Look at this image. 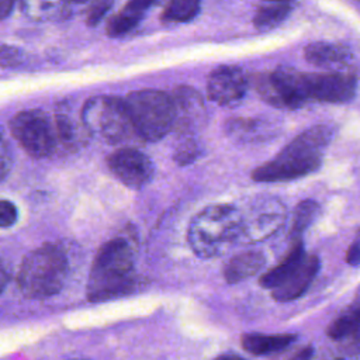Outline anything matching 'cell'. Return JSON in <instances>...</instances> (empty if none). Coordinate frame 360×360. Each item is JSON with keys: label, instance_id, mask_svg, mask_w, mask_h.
Here are the masks:
<instances>
[{"label": "cell", "instance_id": "cell-1", "mask_svg": "<svg viewBox=\"0 0 360 360\" xmlns=\"http://www.w3.org/2000/svg\"><path fill=\"white\" fill-rule=\"evenodd\" d=\"M333 138L329 125H314L280 150L274 159L257 166L252 172L256 181H287L314 173L322 165V156Z\"/></svg>", "mask_w": 360, "mask_h": 360}, {"label": "cell", "instance_id": "cell-2", "mask_svg": "<svg viewBox=\"0 0 360 360\" xmlns=\"http://www.w3.org/2000/svg\"><path fill=\"white\" fill-rule=\"evenodd\" d=\"M136 287L134 252L124 238L105 242L97 252L86 287L87 300L100 302L131 294Z\"/></svg>", "mask_w": 360, "mask_h": 360}, {"label": "cell", "instance_id": "cell-3", "mask_svg": "<svg viewBox=\"0 0 360 360\" xmlns=\"http://www.w3.org/2000/svg\"><path fill=\"white\" fill-rule=\"evenodd\" d=\"M240 235V215L235 205H208L191 219L187 240L193 252L202 259L225 253Z\"/></svg>", "mask_w": 360, "mask_h": 360}, {"label": "cell", "instance_id": "cell-4", "mask_svg": "<svg viewBox=\"0 0 360 360\" xmlns=\"http://www.w3.org/2000/svg\"><path fill=\"white\" fill-rule=\"evenodd\" d=\"M68 276V259L56 245H44L28 253L18 270L17 285L22 295L32 300L58 294Z\"/></svg>", "mask_w": 360, "mask_h": 360}, {"label": "cell", "instance_id": "cell-5", "mask_svg": "<svg viewBox=\"0 0 360 360\" xmlns=\"http://www.w3.org/2000/svg\"><path fill=\"white\" fill-rule=\"evenodd\" d=\"M135 134L143 141L156 142L174 127V107L169 94L143 89L129 93L125 98Z\"/></svg>", "mask_w": 360, "mask_h": 360}, {"label": "cell", "instance_id": "cell-6", "mask_svg": "<svg viewBox=\"0 0 360 360\" xmlns=\"http://www.w3.org/2000/svg\"><path fill=\"white\" fill-rule=\"evenodd\" d=\"M87 132L107 143H121L135 132L125 101L114 96L89 98L80 112Z\"/></svg>", "mask_w": 360, "mask_h": 360}, {"label": "cell", "instance_id": "cell-7", "mask_svg": "<svg viewBox=\"0 0 360 360\" xmlns=\"http://www.w3.org/2000/svg\"><path fill=\"white\" fill-rule=\"evenodd\" d=\"M238 210L240 215L239 239L246 243L263 242L273 236L287 218L285 205L273 195H256Z\"/></svg>", "mask_w": 360, "mask_h": 360}, {"label": "cell", "instance_id": "cell-8", "mask_svg": "<svg viewBox=\"0 0 360 360\" xmlns=\"http://www.w3.org/2000/svg\"><path fill=\"white\" fill-rule=\"evenodd\" d=\"M10 131L18 145L32 158H46L58 145L55 121L42 110H25L10 120Z\"/></svg>", "mask_w": 360, "mask_h": 360}, {"label": "cell", "instance_id": "cell-9", "mask_svg": "<svg viewBox=\"0 0 360 360\" xmlns=\"http://www.w3.org/2000/svg\"><path fill=\"white\" fill-rule=\"evenodd\" d=\"M255 87L259 96L276 108L297 110L307 103L304 94V72L280 66L273 72L256 75Z\"/></svg>", "mask_w": 360, "mask_h": 360}, {"label": "cell", "instance_id": "cell-10", "mask_svg": "<svg viewBox=\"0 0 360 360\" xmlns=\"http://www.w3.org/2000/svg\"><path fill=\"white\" fill-rule=\"evenodd\" d=\"M357 89V77L350 72H304V94L307 101L343 104L350 101Z\"/></svg>", "mask_w": 360, "mask_h": 360}, {"label": "cell", "instance_id": "cell-11", "mask_svg": "<svg viewBox=\"0 0 360 360\" xmlns=\"http://www.w3.org/2000/svg\"><path fill=\"white\" fill-rule=\"evenodd\" d=\"M111 173L127 187L139 190L153 177V163L143 152L135 148H120L107 158Z\"/></svg>", "mask_w": 360, "mask_h": 360}, {"label": "cell", "instance_id": "cell-12", "mask_svg": "<svg viewBox=\"0 0 360 360\" xmlns=\"http://www.w3.org/2000/svg\"><path fill=\"white\" fill-rule=\"evenodd\" d=\"M248 90V76L238 66H219L207 80L208 97L222 107L236 105Z\"/></svg>", "mask_w": 360, "mask_h": 360}, {"label": "cell", "instance_id": "cell-13", "mask_svg": "<svg viewBox=\"0 0 360 360\" xmlns=\"http://www.w3.org/2000/svg\"><path fill=\"white\" fill-rule=\"evenodd\" d=\"M174 107V127L180 132H190L197 128L205 115V105L201 94L188 86H180L172 96Z\"/></svg>", "mask_w": 360, "mask_h": 360}, {"label": "cell", "instance_id": "cell-14", "mask_svg": "<svg viewBox=\"0 0 360 360\" xmlns=\"http://www.w3.org/2000/svg\"><path fill=\"white\" fill-rule=\"evenodd\" d=\"M319 266L321 263L318 256L307 255L295 271L280 287L271 291V297L278 302H288L300 298L309 288L319 271Z\"/></svg>", "mask_w": 360, "mask_h": 360}, {"label": "cell", "instance_id": "cell-15", "mask_svg": "<svg viewBox=\"0 0 360 360\" xmlns=\"http://www.w3.org/2000/svg\"><path fill=\"white\" fill-rule=\"evenodd\" d=\"M304 58L311 65L319 68L342 66L352 59V51L343 44L318 41L304 48Z\"/></svg>", "mask_w": 360, "mask_h": 360}, {"label": "cell", "instance_id": "cell-16", "mask_svg": "<svg viewBox=\"0 0 360 360\" xmlns=\"http://www.w3.org/2000/svg\"><path fill=\"white\" fill-rule=\"evenodd\" d=\"M305 257H307V253L304 250L302 240L292 242V246L288 250V253L284 256V259L260 277L259 280L260 285L270 291L276 290L295 271V269L304 262Z\"/></svg>", "mask_w": 360, "mask_h": 360}, {"label": "cell", "instance_id": "cell-17", "mask_svg": "<svg viewBox=\"0 0 360 360\" xmlns=\"http://www.w3.org/2000/svg\"><path fill=\"white\" fill-rule=\"evenodd\" d=\"M264 263H266V259L263 253L255 252V250L242 252L231 257L225 263L222 269V274L226 283L235 284L259 273L263 269Z\"/></svg>", "mask_w": 360, "mask_h": 360}, {"label": "cell", "instance_id": "cell-18", "mask_svg": "<svg viewBox=\"0 0 360 360\" xmlns=\"http://www.w3.org/2000/svg\"><path fill=\"white\" fill-rule=\"evenodd\" d=\"M295 339L297 335L294 333H243L240 336V343L246 352L255 356H264L287 349Z\"/></svg>", "mask_w": 360, "mask_h": 360}, {"label": "cell", "instance_id": "cell-19", "mask_svg": "<svg viewBox=\"0 0 360 360\" xmlns=\"http://www.w3.org/2000/svg\"><path fill=\"white\" fill-rule=\"evenodd\" d=\"M225 132L239 143L260 142L269 136V124L262 118H231L225 122Z\"/></svg>", "mask_w": 360, "mask_h": 360}, {"label": "cell", "instance_id": "cell-20", "mask_svg": "<svg viewBox=\"0 0 360 360\" xmlns=\"http://www.w3.org/2000/svg\"><path fill=\"white\" fill-rule=\"evenodd\" d=\"M150 1H129L122 10L112 15L107 25L105 32L110 37H121L132 31L143 18L146 10L152 6Z\"/></svg>", "mask_w": 360, "mask_h": 360}, {"label": "cell", "instance_id": "cell-21", "mask_svg": "<svg viewBox=\"0 0 360 360\" xmlns=\"http://www.w3.org/2000/svg\"><path fill=\"white\" fill-rule=\"evenodd\" d=\"M360 332V297L346 307L326 328L328 338L342 340L353 338Z\"/></svg>", "mask_w": 360, "mask_h": 360}, {"label": "cell", "instance_id": "cell-22", "mask_svg": "<svg viewBox=\"0 0 360 360\" xmlns=\"http://www.w3.org/2000/svg\"><path fill=\"white\" fill-rule=\"evenodd\" d=\"M58 145L66 149H76L77 146L86 143L87 136L90 135L84 124L75 121L68 112H56L53 115Z\"/></svg>", "mask_w": 360, "mask_h": 360}, {"label": "cell", "instance_id": "cell-23", "mask_svg": "<svg viewBox=\"0 0 360 360\" xmlns=\"http://www.w3.org/2000/svg\"><path fill=\"white\" fill-rule=\"evenodd\" d=\"M70 3L65 1H38L30 0L21 3L22 13L35 21L46 20H62L70 14Z\"/></svg>", "mask_w": 360, "mask_h": 360}, {"label": "cell", "instance_id": "cell-24", "mask_svg": "<svg viewBox=\"0 0 360 360\" xmlns=\"http://www.w3.org/2000/svg\"><path fill=\"white\" fill-rule=\"evenodd\" d=\"M292 3H269L262 6L255 17H253V25L259 31H269L274 27L280 25L291 13Z\"/></svg>", "mask_w": 360, "mask_h": 360}, {"label": "cell", "instance_id": "cell-25", "mask_svg": "<svg viewBox=\"0 0 360 360\" xmlns=\"http://www.w3.org/2000/svg\"><path fill=\"white\" fill-rule=\"evenodd\" d=\"M319 214L321 205L314 200H304L295 207L290 228V238L292 239V242L301 240V235L318 218Z\"/></svg>", "mask_w": 360, "mask_h": 360}, {"label": "cell", "instance_id": "cell-26", "mask_svg": "<svg viewBox=\"0 0 360 360\" xmlns=\"http://www.w3.org/2000/svg\"><path fill=\"white\" fill-rule=\"evenodd\" d=\"M200 11V3L194 0H176L169 3L163 13L162 20L170 22H186L193 20Z\"/></svg>", "mask_w": 360, "mask_h": 360}, {"label": "cell", "instance_id": "cell-27", "mask_svg": "<svg viewBox=\"0 0 360 360\" xmlns=\"http://www.w3.org/2000/svg\"><path fill=\"white\" fill-rule=\"evenodd\" d=\"M198 153L200 150L195 141L193 138H184L176 145L173 150V160L180 166H186L194 162Z\"/></svg>", "mask_w": 360, "mask_h": 360}, {"label": "cell", "instance_id": "cell-28", "mask_svg": "<svg viewBox=\"0 0 360 360\" xmlns=\"http://www.w3.org/2000/svg\"><path fill=\"white\" fill-rule=\"evenodd\" d=\"M112 4L110 1H96L90 6V8L87 10V17H86V22L91 27L97 25L98 21L105 15V13L108 11V8Z\"/></svg>", "mask_w": 360, "mask_h": 360}, {"label": "cell", "instance_id": "cell-29", "mask_svg": "<svg viewBox=\"0 0 360 360\" xmlns=\"http://www.w3.org/2000/svg\"><path fill=\"white\" fill-rule=\"evenodd\" d=\"M17 221V208L8 200H1L0 202V225L3 228L13 226Z\"/></svg>", "mask_w": 360, "mask_h": 360}, {"label": "cell", "instance_id": "cell-30", "mask_svg": "<svg viewBox=\"0 0 360 360\" xmlns=\"http://www.w3.org/2000/svg\"><path fill=\"white\" fill-rule=\"evenodd\" d=\"M345 260L350 266H359L360 264V238H357L346 250Z\"/></svg>", "mask_w": 360, "mask_h": 360}, {"label": "cell", "instance_id": "cell-31", "mask_svg": "<svg viewBox=\"0 0 360 360\" xmlns=\"http://www.w3.org/2000/svg\"><path fill=\"white\" fill-rule=\"evenodd\" d=\"M20 59V51L13 48V46H7L3 45L1 46V65L10 66V65H15V62Z\"/></svg>", "mask_w": 360, "mask_h": 360}, {"label": "cell", "instance_id": "cell-32", "mask_svg": "<svg viewBox=\"0 0 360 360\" xmlns=\"http://www.w3.org/2000/svg\"><path fill=\"white\" fill-rule=\"evenodd\" d=\"M314 356V347L312 346H305L295 352L288 360H311Z\"/></svg>", "mask_w": 360, "mask_h": 360}, {"label": "cell", "instance_id": "cell-33", "mask_svg": "<svg viewBox=\"0 0 360 360\" xmlns=\"http://www.w3.org/2000/svg\"><path fill=\"white\" fill-rule=\"evenodd\" d=\"M8 158H10V153H8V148H7V142L3 141V145H1V179L6 177L10 166L7 165L8 162Z\"/></svg>", "mask_w": 360, "mask_h": 360}, {"label": "cell", "instance_id": "cell-34", "mask_svg": "<svg viewBox=\"0 0 360 360\" xmlns=\"http://www.w3.org/2000/svg\"><path fill=\"white\" fill-rule=\"evenodd\" d=\"M11 8H13V3L11 1H6V0L1 1L0 3V17L6 18L10 14Z\"/></svg>", "mask_w": 360, "mask_h": 360}, {"label": "cell", "instance_id": "cell-35", "mask_svg": "<svg viewBox=\"0 0 360 360\" xmlns=\"http://www.w3.org/2000/svg\"><path fill=\"white\" fill-rule=\"evenodd\" d=\"M214 360H245V359L240 357V356H238V354L228 353V354H221V356H218V357L214 359Z\"/></svg>", "mask_w": 360, "mask_h": 360}, {"label": "cell", "instance_id": "cell-36", "mask_svg": "<svg viewBox=\"0 0 360 360\" xmlns=\"http://www.w3.org/2000/svg\"><path fill=\"white\" fill-rule=\"evenodd\" d=\"M357 238H360V229L357 231Z\"/></svg>", "mask_w": 360, "mask_h": 360}, {"label": "cell", "instance_id": "cell-37", "mask_svg": "<svg viewBox=\"0 0 360 360\" xmlns=\"http://www.w3.org/2000/svg\"><path fill=\"white\" fill-rule=\"evenodd\" d=\"M333 360H345V359H340V357H338V359H333Z\"/></svg>", "mask_w": 360, "mask_h": 360}]
</instances>
